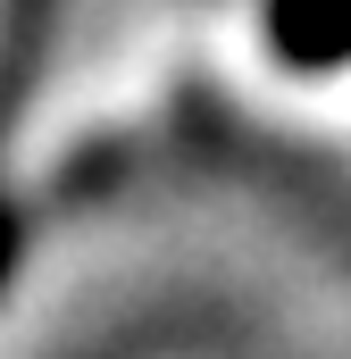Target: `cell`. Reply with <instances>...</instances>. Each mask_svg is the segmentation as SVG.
<instances>
[{
	"mask_svg": "<svg viewBox=\"0 0 351 359\" xmlns=\"http://www.w3.org/2000/svg\"><path fill=\"white\" fill-rule=\"evenodd\" d=\"M276 25L301 59H326V50H351V0H276Z\"/></svg>",
	"mask_w": 351,
	"mask_h": 359,
	"instance_id": "cell-1",
	"label": "cell"
}]
</instances>
